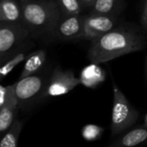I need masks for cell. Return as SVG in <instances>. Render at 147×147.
Segmentation results:
<instances>
[{"mask_svg": "<svg viewBox=\"0 0 147 147\" xmlns=\"http://www.w3.org/2000/svg\"><path fill=\"white\" fill-rule=\"evenodd\" d=\"M22 9L16 0H1L0 22H22Z\"/></svg>", "mask_w": 147, "mask_h": 147, "instance_id": "7c38bea8", "label": "cell"}, {"mask_svg": "<svg viewBox=\"0 0 147 147\" xmlns=\"http://www.w3.org/2000/svg\"><path fill=\"white\" fill-rule=\"evenodd\" d=\"M141 23L145 29L147 30V0L145 1L142 8V14H141Z\"/></svg>", "mask_w": 147, "mask_h": 147, "instance_id": "d6986e66", "label": "cell"}, {"mask_svg": "<svg viewBox=\"0 0 147 147\" xmlns=\"http://www.w3.org/2000/svg\"><path fill=\"white\" fill-rule=\"evenodd\" d=\"M99 64L92 63L85 66L80 72L79 79L81 84L86 88L96 89L106 79V73Z\"/></svg>", "mask_w": 147, "mask_h": 147, "instance_id": "9c48e42d", "label": "cell"}, {"mask_svg": "<svg viewBox=\"0 0 147 147\" xmlns=\"http://www.w3.org/2000/svg\"><path fill=\"white\" fill-rule=\"evenodd\" d=\"M90 41L88 59L92 63L102 64L142 50L146 47V38L136 28L120 26Z\"/></svg>", "mask_w": 147, "mask_h": 147, "instance_id": "6da1fadb", "label": "cell"}, {"mask_svg": "<svg viewBox=\"0 0 147 147\" xmlns=\"http://www.w3.org/2000/svg\"><path fill=\"white\" fill-rule=\"evenodd\" d=\"M80 3H82L83 6H85V7H92L96 2V0H79Z\"/></svg>", "mask_w": 147, "mask_h": 147, "instance_id": "ffe728a7", "label": "cell"}, {"mask_svg": "<svg viewBox=\"0 0 147 147\" xmlns=\"http://www.w3.org/2000/svg\"><path fill=\"white\" fill-rule=\"evenodd\" d=\"M147 142V126L135 127L115 140L110 146L112 147H134Z\"/></svg>", "mask_w": 147, "mask_h": 147, "instance_id": "30bf717a", "label": "cell"}, {"mask_svg": "<svg viewBox=\"0 0 147 147\" xmlns=\"http://www.w3.org/2000/svg\"><path fill=\"white\" fill-rule=\"evenodd\" d=\"M144 125L147 126V114H146V118H145V122H144Z\"/></svg>", "mask_w": 147, "mask_h": 147, "instance_id": "7402d4cb", "label": "cell"}, {"mask_svg": "<svg viewBox=\"0 0 147 147\" xmlns=\"http://www.w3.org/2000/svg\"><path fill=\"white\" fill-rule=\"evenodd\" d=\"M113 94L114 102L111 115V134L112 136H116L132 127L137 121L139 112L129 102L115 82L113 83Z\"/></svg>", "mask_w": 147, "mask_h": 147, "instance_id": "3957f363", "label": "cell"}, {"mask_svg": "<svg viewBox=\"0 0 147 147\" xmlns=\"http://www.w3.org/2000/svg\"><path fill=\"white\" fill-rule=\"evenodd\" d=\"M30 34L22 22H0V57L2 62Z\"/></svg>", "mask_w": 147, "mask_h": 147, "instance_id": "5b68a950", "label": "cell"}, {"mask_svg": "<svg viewBox=\"0 0 147 147\" xmlns=\"http://www.w3.org/2000/svg\"><path fill=\"white\" fill-rule=\"evenodd\" d=\"M115 16L91 13L84 16V39L92 40L96 37L110 31L116 24Z\"/></svg>", "mask_w": 147, "mask_h": 147, "instance_id": "52a82bcc", "label": "cell"}, {"mask_svg": "<svg viewBox=\"0 0 147 147\" xmlns=\"http://www.w3.org/2000/svg\"><path fill=\"white\" fill-rule=\"evenodd\" d=\"M57 3L63 15H78L82 10L79 0H58Z\"/></svg>", "mask_w": 147, "mask_h": 147, "instance_id": "2e32d148", "label": "cell"}, {"mask_svg": "<svg viewBox=\"0 0 147 147\" xmlns=\"http://www.w3.org/2000/svg\"><path fill=\"white\" fill-rule=\"evenodd\" d=\"M21 2H28V1H33V0H20Z\"/></svg>", "mask_w": 147, "mask_h": 147, "instance_id": "603a6c76", "label": "cell"}, {"mask_svg": "<svg viewBox=\"0 0 147 147\" xmlns=\"http://www.w3.org/2000/svg\"><path fill=\"white\" fill-rule=\"evenodd\" d=\"M124 0H96L91 13L117 16L122 9Z\"/></svg>", "mask_w": 147, "mask_h": 147, "instance_id": "4fadbf2b", "label": "cell"}, {"mask_svg": "<svg viewBox=\"0 0 147 147\" xmlns=\"http://www.w3.org/2000/svg\"><path fill=\"white\" fill-rule=\"evenodd\" d=\"M104 128L96 124H87L83 127L81 134L86 141H96L101 138Z\"/></svg>", "mask_w": 147, "mask_h": 147, "instance_id": "e0dca14e", "label": "cell"}, {"mask_svg": "<svg viewBox=\"0 0 147 147\" xmlns=\"http://www.w3.org/2000/svg\"><path fill=\"white\" fill-rule=\"evenodd\" d=\"M47 60V53L45 50H38L31 53L25 59V63L20 78L36 74L43 67Z\"/></svg>", "mask_w": 147, "mask_h": 147, "instance_id": "8fae6325", "label": "cell"}, {"mask_svg": "<svg viewBox=\"0 0 147 147\" xmlns=\"http://www.w3.org/2000/svg\"><path fill=\"white\" fill-rule=\"evenodd\" d=\"M25 59H26L25 53H20L13 56V58L9 59L5 64H3L2 65V67L0 68V78H1V80H3L5 77H7L12 71V70L14 68H16Z\"/></svg>", "mask_w": 147, "mask_h": 147, "instance_id": "ac0fdd59", "label": "cell"}, {"mask_svg": "<svg viewBox=\"0 0 147 147\" xmlns=\"http://www.w3.org/2000/svg\"><path fill=\"white\" fill-rule=\"evenodd\" d=\"M22 23L34 35L54 33L62 13L53 0L22 2Z\"/></svg>", "mask_w": 147, "mask_h": 147, "instance_id": "7a4b0ae2", "label": "cell"}, {"mask_svg": "<svg viewBox=\"0 0 147 147\" xmlns=\"http://www.w3.org/2000/svg\"><path fill=\"white\" fill-rule=\"evenodd\" d=\"M81 84L79 78H76L71 70H63L57 66L52 72L43 93L44 97H57L65 95Z\"/></svg>", "mask_w": 147, "mask_h": 147, "instance_id": "8992f818", "label": "cell"}, {"mask_svg": "<svg viewBox=\"0 0 147 147\" xmlns=\"http://www.w3.org/2000/svg\"><path fill=\"white\" fill-rule=\"evenodd\" d=\"M22 129V122L20 120L16 119L10 127L6 131L3 136L0 146L1 147H16Z\"/></svg>", "mask_w": 147, "mask_h": 147, "instance_id": "9a60e30c", "label": "cell"}, {"mask_svg": "<svg viewBox=\"0 0 147 147\" xmlns=\"http://www.w3.org/2000/svg\"><path fill=\"white\" fill-rule=\"evenodd\" d=\"M84 16L78 15H63L54 31L57 37L62 40H75L84 39Z\"/></svg>", "mask_w": 147, "mask_h": 147, "instance_id": "ba28073f", "label": "cell"}, {"mask_svg": "<svg viewBox=\"0 0 147 147\" xmlns=\"http://www.w3.org/2000/svg\"><path fill=\"white\" fill-rule=\"evenodd\" d=\"M47 84L44 75L38 73L20 78L13 84L19 107H28L39 97H42Z\"/></svg>", "mask_w": 147, "mask_h": 147, "instance_id": "277c9868", "label": "cell"}, {"mask_svg": "<svg viewBox=\"0 0 147 147\" xmlns=\"http://www.w3.org/2000/svg\"><path fill=\"white\" fill-rule=\"evenodd\" d=\"M19 107L18 102L6 103L0 106V133L4 134L16 120V109Z\"/></svg>", "mask_w": 147, "mask_h": 147, "instance_id": "5bb4252c", "label": "cell"}, {"mask_svg": "<svg viewBox=\"0 0 147 147\" xmlns=\"http://www.w3.org/2000/svg\"><path fill=\"white\" fill-rule=\"evenodd\" d=\"M145 78H146V81L147 82V56L146 59V64H145Z\"/></svg>", "mask_w": 147, "mask_h": 147, "instance_id": "44dd1931", "label": "cell"}]
</instances>
